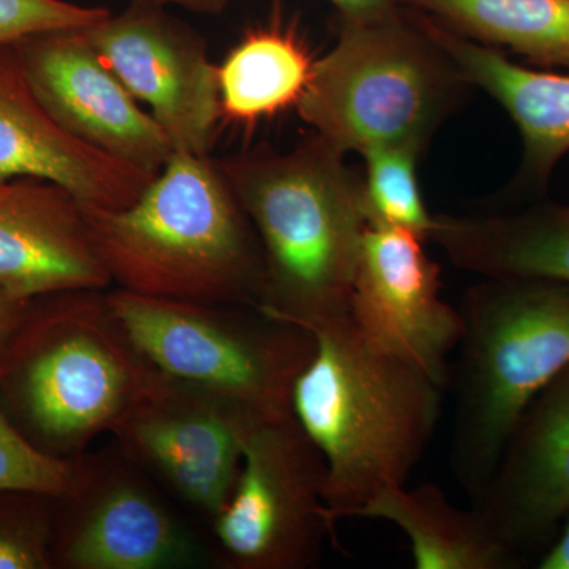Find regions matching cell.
<instances>
[{
	"instance_id": "ac0fdd59",
	"label": "cell",
	"mask_w": 569,
	"mask_h": 569,
	"mask_svg": "<svg viewBox=\"0 0 569 569\" xmlns=\"http://www.w3.org/2000/svg\"><path fill=\"white\" fill-rule=\"evenodd\" d=\"M430 241L463 271L486 279L569 284V206L539 203L485 216H437Z\"/></svg>"
},
{
	"instance_id": "5bb4252c",
	"label": "cell",
	"mask_w": 569,
	"mask_h": 569,
	"mask_svg": "<svg viewBox=\"0 0 569 569\" xmlns=\"http://www.w3.org/2000/svg\"><path fill=\"white\" fill-rule=\"evenodd\" d=\"M471 507L526 563L552 545L569 518V366L527 408Z\"/></svg>"
},
{
	"instance_id": "44dd1931",
	"label": "cell",
	"mask_w": 569,
	"mask_h": 569,
	"mask_svg": "<svg viewBox=\"0 0 569 569\" xmlns=\"http://www.w3.org/2000/svg\"><path fill=\"white\" fill-rule=\"evenodd\" d=\"M468 39L569 69V0H406Z\"/></svg>"
},
{
	"instance_id": "52a82bcc",
	"label": "cell",
	"mask_w": 569,
	"mask_h": 569,
	"mask_svg": "<svg viewBox=\"0 0 569 569\" xmlns=\"http://www.w3.org/2000/svg\"><path fill=\"white\" fill-rule=\"evenodd\" d=\"M133 342L164 376L261 417L291 415L296 380L317 350L309 329L260 307L108 291Z\"/></svg>"
},
{
	"instance_id": "277c9868",
	"label": "cell",
	"mask_w": 569,
	"mask_h": 569,
	"mask_svg": "<svg viewBox=\"0 0 569 569\" xmlns=\"http://www.w3.org/2000/svg\"><path fill=\"white\" fill-rule=\"evenodd\" d=\"M157 376L107 290L56 291L29 299L0 355V407L39 451L77 459Z\"/></svg>"
},
{
	"instance_id": "3957f363",
	"label": "cell",
	"mask_w": 569,
	"mask_h": 569,
	"mask_svg": "<svg viewBox=\"0 0 569 569\" xmlns=\"http://www.w3.org/2000/svg\"><path fill=\"white\" fill-rule=\"evenodd\" d=\"M111 283L181 301L260 306L264 260L253 224L211 153L174 152L137 201L86 208Z\"/></svg>"
},
{
	"instance_id": "4316f807",
	"label": "cell",
	"mask_w": 569,
	"mask_h": 569,
	"mask_svg": "<svg viewBox=\"0 0 569 569\" xmlns=\"http://www.w3.org/2000/svg\"><path fill=\"white\" fill-rule=\"evenodd\" d=\"M28 302L29 299L14 298L0 287V355L20 326L28 309Z\"/></svg>"
},
{
	"instance_id": "9a60e30c",
	"label": "cell",
	"mask_w": 569,
	"mask_h": 569,
	"mask_svg": "<svg viewBox=\"0 0 569 569\" xmlns=\"http://www.w3.org/2000/svg\"><path fill=\"white\" fill-rule=\"evenodd\" d=\"M58 183L89 209L118 211L138 200L153 176L86 144L33 93L13 44L0 47V181Z\"/></svg>"
},
{
	"instance_id": "8fae6325",
	"label": "cell",
	"mask_w": 569,
	"mask_h": 569,
	"mask_svg": "<svg viewBox=\"0 0 569 569\" xmlns=\"http://www.w3.org/2000/svg\"><path fill=\"white\" fill-rule=\"evenodd\" d=\"M86 33L174 152L211 153L222 118L217 66L200 33L167 7L141 2H129Z\"/></svg>"
},
{
	"instance_id": "7402d4cb",
	"label": "cell",
	"mask_w": 569,
	"mask_h": 569,
	"mask_svg": "<svg viewBox=\"0 0 569 569\" xmlns=\"http://www.w3.org/2000/svg\"><path fill=\"white\" fill-rule=\"evenodd\" d=\"M365 194L369 223L410 231L429 241L436 217L427 211L417 164L422 152L411 148H376L365 153Z\"/></svg>"
},
{
	"instance_id": "2e32d148",
	"label": "cell",
	"mask_w": 569,
	"mask_h": 569,
	"mask_svg": "<svg viewBox=\"0 0 569 569\" xmlns=\"http://www.w3.org/2000/svg\"><path fill=\"white\" fill-rule=\"evenodd\" d=\"M84 204L58 183L0 181V287L18 299L66 290H107Z\"/></svg>"
},
{
	"instance_id": "83f0119b",
	"label": "cell",
	"mask_w": 569,
	"mask_h": 569,
	"mask_svg": "<svg viewBox=\"0 0 569 569\" xmlns=\"http://www.w3.org/2000/svg\"><path fill=\"white\" fill-rule=\"evenodd\" d=\"M539 569H569V518L559 535L545 552L539 556Z\"/></svg>"
},
{
	"instance_id": "e0dca14e",
	"label": "cell",
	"mask_w": 569,
	"mask_h": 569,
	"mask_svg": "<svg viewBox=\"0 0 569 569\" xmlns=\"http://www.w3.org/2000/svg\"><path fill=\"white\" fill-rule=\"evenodd\" d=\"M419 14L468 84L485 89L511 116L523 141V181L542 189L569 152V74L526 69L498 48Z\"/></svg>"
},
{
	"instance_id": "9c48e42d",
	"label": "cell",
	"mask_w": 569,
	"mask_h": 569,
	"mask_svg": "<svg viewBox=\"0 0 569 569\" xmlns=\"http://www.w3.org/2000/svg\"><path fill=\"white\" fill-rule=\"evenodd\" d=\"M121 451L81 456L80 477L58 497L54 569H171L201 563L190 530Z\"/></svg>"
},
{
	"instance_id": "7c38bea8",
	"label": "cell",
	"mask_w": 569,
	"mask_h": 569,
	"mask_svg": "<svg viewBox=\"0 0 569 569\" xmlns=\"http://www.w3.org/2000/svg\"><path fill=\"white\" fill-rule=\"evenodd\" d=\"M425 239L369 223L350 298V320L370 347L415 367L447 389L462 336L459 309L440 296V266Z\"/></svg>"
},
{
	"instance_id": "484cf974",
	"label": "cell",
	"mask_w": 569,
	"mask_h": 569,
	"mask_svg": "<svg viewBox=\"0 0 569 569\" xmlns=\"http://www.w3.org/2000/svg\"><path fill=\"white\" fill-rule=\"evenodd\" d=\"M339 11L340 20H365L402 7L406 0H329Z\"/></svg>"
},
{
	"instance_id": "30bf717a",
	"label": "cell",
	"mask_w": 569,
	"mask_h": 569,
	"mask_svg": "<svg viewBox=\"0 0 569 569\" xmlns=\"http://www.w3.org/2000/svg\"><path fill=\"white\" fill-rule=\"evenodd\" d=\"M254 417L261 415L159 370L112 436L127 459L212 520L233 492Z\"/></svg>"
},
{
	"instance_id": "603a6c76",
	"label": "cell",
	"mask_w": 569,
	"mask_h": 569,
	"mask_svg": "<svg viewBox=\"0 0 569 569\" xmlns=\"http://www.w3.org/2000/svg\"><path fill=\"white\" fill-rule=\"evenodd\" d=\"M58 497L0 490V569H54Z\"/></svg>"
},
{
	"instance_id": "ba28073f",
	"label": "cell",
	"mask_w": 569,
	"mask_h": 569,
	"mask_svg": "<svg viewBox=\"0 0 569 569\" xmlns=\"http://www.w3.org/2000/svg\"><path fill=\"white\" fill-rule=\"evenodd\" d=\"M323 456L295 415L254 417L242 438L233 492L211 520L228 569H310L335 533Z\"/></svg>"
},
{
	"instance_id": "8992f818",
	"label": "cell",
	"mask_w": 569,
	"mask_h": 569,
	"mask_svg": "<svg viewBox=\"0 0 569 569\" xmlns=\"http://www.w3.org/2000/svg\"><path fill=\"white\" fill-rule=\"evenodd\" d=\"M466 86L421 14L402 6L365 20H340L339 39L317 58L296 110L313 134L343 156L395 146L425 152Z\"/></svg>"
},
{
	"instance_id": "5b68a950",
	"label": "cell",
	"mask_w": 569,
	"mask_h": 569,
	"mask_svg": "<svg viewBox=\"0 0 569 569\" xmlns=\"http://www.w3.org/2000/svg\"><path fill=\"white\" fill-rule=\"evenodd\" d=\"M458 309L449 466L475 505L527 408L569 366V284L482 277Z\"/></svg>"
},
{
	"instance_id": "6da1fadb",
	"label": "cell",
	"mask_w": 569,
	"mask_h": 569,
	"mask_svg": "<svg viewBox=\"0 0 569 569\" xmlns=\"http://www.w3.org/2000/svg\"><path fill=\"white\" fill-rule=\"evenodd\" d=\"M260 241V309L306 329L350 318L369 216L365 179L310 134L290 151L217 160Z\"/></svg>"
},
{
	"instance_id": "ffe728a7",
	"label": "cell",
	"mask_w": 569,
	"mask_h": 569,
	"mask_svg": "<svg viewBox=\"0 0 569 569\" xmlns=\"http://www.w3.org/2000/svg\"><path fill=\"white\" fill-rule=\"evenodd\" d=\"M317 58L280 14L253 26L217 66L222 122L252 127L298 107Z\"/></svg>"
},
{
	"instance_id": "f1b7e54d",
	"label": "cell",
	"mask_w": 569,
	"mask_h": 569,
	"mask_svg": "<svg viewBox=\"0 0 569 569\" xmlns=\"http://www.w3.org/2000/svg\"><path fill=\"white\" fill-rule=\"evenodd\" d=\"M129 2L152 3L167 9H181L192 13L217 17L228 7V0H129Z\"/></svg>"
},
{
	"instance_id": "7a4b0ae2",
	"label": "cell",
	"mask_w": 569,
	"mask_h": 569,
	"mask_svg": "<svg viewBox=\"0 0 569 569\" xmlns=\"http://www.w3.org/2000/svg\"><path fill=\"white\" fill-rule=\"evenodd\" d=\"M317 350L296 380L291 410L326 467L332 523L407 485L443 411L447 389L376 350L350 318L310 329Z\"/></svg>"
},
{
	"instance_id": "cb8c5ba5",
	"label": "cell",
	"mask_w": 569,
	"mask_h": 569,
	"mask_svg": "<svg viewBox=\"0 0 569 569\" xmlns=\"http://www.w3.org/2000/svg\"><path fill=\"white\" fill-rule=\"evenodd\" d=\"M81 458L58 459L39 451L0 407V490H37L63 496L80 477Z\"/></svg>"
},
{
	"instance_id": "4fadbf2b",
	"label": "cell",
	"mask_w": 569,
	"mask_h": 569,
	"mask_svg": "<svg viewBox=\"0 0 569 569\" xmlns=\"http://www.w3.org/2000/svg\"><path fill=\"white\" fill-rule=\"evenodd\" d=\"M13 47L33 93L74 138L152 176L173 156L162 127L104 62L86 29L37 33Z\"/></svg>"
},
{
	"instance_id": "d6986e66",
	"label": "cell",
	"mask_w": 569,
	"mask_h": 569,
	"mask_svg": "<svg viewBox=\"0 0 569 569\" xmlns=\"http://www.w3.org/2000/svg\"><path fill=\"white\" fill-rule=\"evenodd\" d=\"M355 518L387 520L402 530L418 569H518L526 565L493 535L477 508L456 507L433 482L383 490Z\"/></svg>"
},
{
	"instance_id": "d4e9b609",
	"label": "cell",
	"mask_w": 569,
	"mask_h": 569,
	"mask_svg": "<svg viewBox=\"0 0 569 569\" xmlns=\"http://www.w3.org/2000/svg\"><path fill=\"white\" fill-rule=\"evenodd\" d=\"M110 13L69 0H0V47L37 33L92 28Z\"/></svg>"
}]
</instances>
